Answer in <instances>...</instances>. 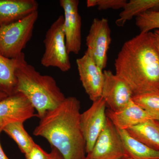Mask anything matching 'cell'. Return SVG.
Here are the masks:
<instances>
[{
  "label": "cell",
  "instance_id": "cell-2",
  "mask_svg": "<svg viewBox=\"0 0 159 159\" xmlns=\"http://www.w3.org/2000/svg\"><path fill=\"white\" fill-rule=\"evenodd\" d=\"M80 102L66 97L58 106L40 119L33 134L43 137L64 159H84L86 143L80 124Z\"/></svg>",
  "mask_w": 159,
  "mask_h": 159
},
{
  "label": "cell",
  "instance_id": "cell-15",
  "mask_svg": "<svg viewBox=\"0 0 159 159\" xmlns=\"http://www.w3.org/2000/svg\"><path fill=\"white\" fill-rule=\"evenodd\" d=\"M126 130L149 148L159 151V121L151 119Z\"/></svg>",
  "mask_w": 159,
  "mask_h": 159
},
{
  "label": "cell",
  "instance_id": "cell-6",
  "mask_svg": "<svg viewBox=\"0 0 159 159\" xmlns=\"http://www.w3.org/2000/svg\"><path fill=\"white\" fill-rule=\"evenodd\" d=\"M111 42V31L107 19L94 18L86 39L89 55L102 70L107 65V53Z\"/></svg>",
  "mask_w": 159,
  "mask_h": 159
},
{
  "label": "cell",
  "instance_id": "cell-13",
  "mask_svg": "<svg viewBox=\"0 0 159 159\" xmlns=\"http://www.w3.org/2000/svg\"><path fill=\"white\" fill-rule=\"evenodd\" d=\"M106 115L117 129L124 130L153 119L132 99L125 107L117 111H113L108 109L106 110Z\"/></svg>",
  "mask_w": 159,
  "mask_h": 159
},
{
  "label": "cell",
  "instance_id": "cell-8",
  "mask_svg": "<svg viewBox=\"0 0 159 159\" xmlns=\"http://www.w3.org/2000/svg\"><path fill=\"white\" fill-rule=\"evenodd\" d=\"M106 107L105 101L101 97L80 114V127L85 141L86 154L93 149L105 126L107 119Z\"/></svg>",
  "mask_w": 159,
  "mask_h": 159
},
{
  "label": "cell",
  "instance_id": "cell-12",
  "mask_svg": "<svg viewBox=\"0 0 159 159\" xmlns=\"http://www.w3.org/2000/svg\"><path fill=\"white\" fill-rule=\"evenodd\" d=\"M80 79L89 98L93 102L101 97L104 81L103 71L100 70L86 52L76 60Z\"/></svg>",
  "mask_w": 159,
  "mask_h": 159
},
{
  "label": "cell",
  "instance_id": "cell-4",
  "mask_svg": "<svg viewBox=\"0 0 159 159\" xmlns=\"http://www.w3.org/2000/svg\"><path fill=\"white\" fill-rule=\"evenodd\" d=\"M38 11L22 19L0 28V53L6 57L19 56L32 38Z\"/></svg>",
  "mask_w": 159,
  "mask_h": 159
},
{
  "label": "cell",
  "instance_id": "cell-19",
  "mask_svg": "<svg viewBox=\"0 0 159 159\" xmlns=\"http://www.w3.org/2000/svg\"><path fill=\"white\" fill-rule=\"evenodd\" d=\"M3 131L14 140L20 151L25 155L29 152L36 144L24 128L23 122L9 124L3 129Z\"/></svg>",
  "mask_w": 159,
  "mask_h": 159
},
{
  "label": "cell",
  "instance_id": "cell-26",
  "mask_svg": "<svg viewBox=\"0 0 159 159\" xmlns=\"http://www.w3.org/2000/svg\"><path fill=\"white\" fill-rule=\"evenodd\" d=\"M2 132H0V134ZM0 159H9L3 150L2 147L1 145V141H0Z\"/></svg>",
  "mask_w": 159,
  "mask_h": 159
},
{
  "label": "cell",
  "instance_id": "cell-5",
  "mask_svg": "<svg viewBox=\"0 0 159 159\" xmlns=\"http://www.w3.org/2000/svg\"><path fill=\"white\" fill-rule=\"evenodd\" d=\"M63 23V15L59 16L46 32L43 40L44 52L41 63L45 67H56L65 72L71 69V64L66 46Z\"/></svg>",
  "mask_w": 159,
  "mask_h": 159
},
{
  "label": "cell",
  "instance_id": "cell-7",
  "mask_svg": "<svg viewBox=\"0 0 159 159\" xmlns=\"http://www.w3.org/2000/svg\"><path fill=\"white\" fill-rule=\"evenodd\" d=\"M129 157L118 129L107 117L106 123L93 149L84 159H123Z\"/></svg>",
  "mask_w": 159,
  "mask_h": 159
},
{
  "label": "cell",
  "instance_id": "cell-28",
  "mask_svg": "<svg viewBox=\"0 0 159 159\" xmlns=\"http://www.w3.org/2000/svg\"><path fill=\"white\" fill-rule=\"evenodd\" d=\"M123 159H132L130 158L127 157V158H124Z\"/></svg>",
  "mask_w": 159,
  "mask_h": 159
},
{
  "label": "cell",
  "instance_id": "cell-11",
  "mask_svg": "<svg viewBox=\"0 0 159 159\" xmlns=\"http://www.w3.org/2000/svg\"><path fill=\"white\" fill-rule=\"evenodd\" d=\"M101 97L113 111L122 109L131 101L133 93L126 83L111 70H103Z\"/></svg>",
  "mask_w": 159,
  "mask_h": 159
},
{
  "label": "cell",
  "instance_id": "cell-27",
  "mask_svg": "<svg viewBox=\"0 0 159 159\" xmlns=\"http://www.w3.org/2000/svg\"><path fill=\"white\" fill-rule=\"evenodd\" d=\"M7 97H8V96L7 95L0 92V100L5 99V98Z\"/></svg>",
  "mask_w": 159,
  "mask_h": 159
},
{
  "label": "cell",
  "instance_id": "cell-20",
  "mask_svg": "<svg viewBox=\"0 0 159 159\" xmlns=\"http://www.w3.org/2000/svg\"><path fill=\"white\" fill-rule=\"evenodd\" d=\"M132 100L146 111L152 119L159 121V91L134 96Z\"/></svg>",
  "mask_w": 159,
  "mask_h": 159
},
{
  "label": "cell",
  "instance_id": "cell-17",
  "mask_svg": "<svg viewBox=\"0 0 159 159\" xmlns=\"http://www.w3.org/2000/svg\"><path fill=\"white\" fill-rule=\"evenodd\" d=\"M18 62V57L9 58L0 53V92L8 96L15 93Z\"/></svg>",
  "mask_w": 159,
  "mask_h": 159
},
{
  "label": "cell",
  "instance_id": "cell-14",
  "mask_svg": "<svg viewBox=\"0 0 159 159\" xmlns=\"http://www.w3.org/2000/svg\"><path fill=\"white\" fill-rule=\"evenodd\" d=\"M38 7L35 0H0V28L22 19Z\"/></svg>",
  "mask_w": 159,
  "mask_h": 159
},
{
  "label": "cell",
  "instance_id": "cell-16",
  "mask_svg": "<svg viewBox=\"0 0 159 159\" xmlns=\"http://www.w3.org/2000/svg\"><path fill=\"white\" fill-rule=\"evenodd\" d=\"M118 129L129 157L132 159H159V151L149 148L132 136L127 130Z\"/></svg>",
  "mask_w": 159,
  "mask_h": 159
},
{
  "label": "cell",
  "instance_id": "cell-1",
  "mask_svg": "<svg viewBox=\"0 0 159 159\" xmlns=\"http://www.w3.org/2000/svg\"><path fill=\"white\" fill-rule=\"evenodd\" d=\"M116 75L129 87L134 96L159 91V52L152 32L125 42L115 61Z\"/></svg>",
  "mask_w": 159,
  "mask_h": 159
},
{
  "label": "cell",
  "instance_id": "cell-25",
  "mask_svg": "<svg viewBox=\"0 0 159 159\" xmlns=\"http://www.w3.org/2000/svg\"><path fill=\"white\" fill-rule=\"evenodd\" d=\"M152 34L155 43L159 52V29L154 30Z\"/></svg>",
  "mask_w": 159,
  "mask_h": 159
},
{
  "label": "cell",
  "instance_id": "cell-3",
  "mask_svg": "<svg viewBox=\"0 0 159 159\" xmlns=\"http://www.w3.org/2000/svg\"><path fill=\"white\" fill-rule=\"evenodd\" d=\"M18 58L15 93H21L28 99L37 111L36 116L40 119L48 111L58 106L66 97L54 77L42 75L27 62L24 53Z\"/></svg>",
  "mask_w": 159,
  "mask_h": 159
},
{
  "label": "cell",
  "instance_id": "cell-23",
  "mask_svg": "<svg viewBox=\"0 0 159 159\" xmlns=\"http://www.w3.org/2000/svg\"><path fill=\"white\" fill-rule=\"evenodd\" d=\"M25 156L26 159H50L51 155L35 144L31 150L25 154Z\"/></svg>",
  "mask_w": 159,
  "mask_h": 159
},
{
  "label": "cell",
  "instance_id": "cell-9",
  "mask_svg": "<svg viewBox=\"0 0 159 159\" xmlns=\"http://www.w3.org/2000/svg\"><path fill=\"white\" fill-rule=\"evenodd\" d=\"M34 116L36 114L34 107L21 93H16L0 100V132L9 124L24 123Z\"/></svg>",
  "mask_w": 159,
  "mask_h": 159
},
{
  "label": "cell",
  "instance_id": "cell-24",
  "mask_svg": "<svg viewBox=\"0 0 159 159\" xmlns=\"http://www.w3.org/2000/svg\"><path fill=\"white\" fill-rule=\"evenodd\" d=\"M50 159H64L59 152L54 148L51 147V151L50 152Z\"/></svg>",
  "mask_w": 159,
  "mask_h": 159
},
{
  "label": "cell",
  "instance_id": "cell-22",
  "mask_svg": "<svg viewBox=\"0 0 159 159\" xmlns=\"http://www.w3.org/2000/svg\"><path fill=\"white\" fill-rule=\"evenodd\" d=\"M127 2L126 0H88L86 4L88 8L97 6L99 10H117L123 9Z\"/></svg>",
  "mask_w": 159,
  "mask_h": 159
},
{
  "label": "cell",
  "instance_id": "cell-18",
  "mask_svg": "<svg viewBox=\"0 0 159 159\" xmlns=\"http://www.w3.org/2000/svg\"><path fill=\"white\" fill-rule=\"evenodd\" d=\"M148 11H159V0H130L116 20L118 27H123L126 22Z\"/></svg>",
  "mask_w": 159,
  "mask_h": 159
},
{
  "label": "cell",
  "instance_id": "cell-10",
  "mask_svg": "<svg viewBox=\"0 0 159 159\" xmlns=\"http://www.w3.org/2000/svg\"><path fill=\"white\" fill-rule=\"evenodd\" d=\"M64 11L63 29L66 46L69 54H78L81 47L82 20L79 14L78 0H60Z\"/></svg>",
  "mask_w": 159,
  "mask_h": 159
},
{
  "label": "cell",
  "instance_id": "cell-21",
  "mask_svg": "<svg viewBox=\"0 0 159 159\" xmlns=\"http://www.w3.org/2000/svg\"><path fill=\"white\" fill-rule=\"evenodd\" d=\"M135 24L140 32L159 29V11H145L135 17Z\"/></svg>",
  "mask_w": 159,
  "mask_h": 159
}]
</instances>
